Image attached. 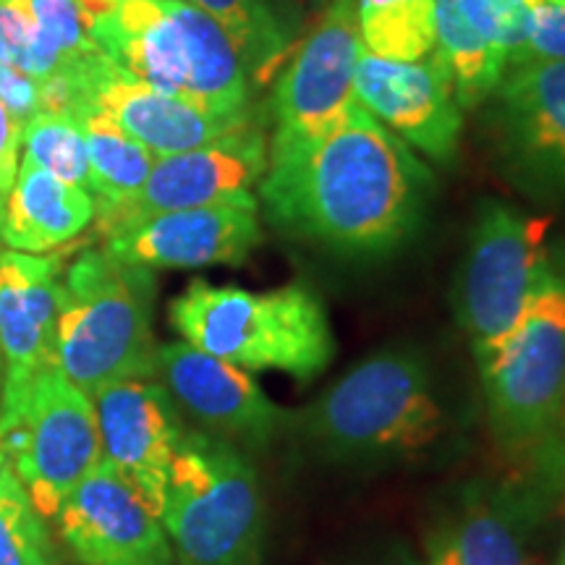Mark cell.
<instances>
[{
	"instance_id": "cell-1",
	"label": "cell",
	"mask_w": 565,
	"mask_h": 565,
	"mask_svg": "<svg viewBox=\"0 0 565 565\" xmlns=\"http://www.w3.org/2000/svg\"><path fill=\"white\" fill-rule=\"evenodd\" d=\"M435 175L398 134L353 103L320 137L270 145L257 202L294 242L383 259L422 231Z\"/></svg>"
},
{
	"instance_id": "cell-2",
	"label": "cell",
	"mask_w": 565,
	"mask_h": 565,
	"mask_svg": "<svg viewBox=\"0 0 565 565\" xmlns=\"http://www.w3.org/2000/svg\"><path fill=\"white\" fill-rule=\"evenodd\" d=\"M286 429L322 461H404L440 440L445 406L427 356L395 343L345 372L315 404L288 414Z\"/></svg>"
},
{
	"instance_id": "cell-3",
	"label": "cell",
	"mask_w": 565,
	"mask_h": 565,
	"mask_svg": "<svg viewBox=\"0 0 565 565\" xmlns=\"http://www.w3.org/2000/svg\"><path fill=\"white\" fill-rule=\"evenodd\" d=\"M92 34L110 61L162 95L228 121L257 113L242 53L192 0H124Z\"/></svg>"
},
{
	"instance_id": "cell-4",
	"label": "cell",
	"mask_w": 565,
	"mask_h": 565,
	"mask_svg": "<svg viewBox=\"0 0 565 565\" xmlns=\"http://www.w3.org/2000/svg\"><path fill=\"white\" fill-rule=\"evenodd\" d=\"M168 317L183 343L238 370H278L309 383L335 356L328 309L303 282L246 291L194 278L171 301Z\"/></svg>"
},
{
	"instance_id": "cell-5",
	"label": "cell",
	"mask_w": 565,
	"mask_h": 565,
	"mask_svg": "<svg viewBox=\"0 0 565 565\" xmlns=\"http://www.w3.org/2000/svg\"><path fill=\"white\" fill-rule=\"evenodd\" d=\"M154 275L105 249H84L63 270L55 366L84 393L154 380Z\"/></svg>"
},
{
	"instance_id": "cell-6",
	"label": "cell",
	"mask_w": 565,
	"mask_h": 565,
	"mask_svg": "<svg viewBox=\"0 0 565 565\" xmlns=\"http://www.w3.org/2000/svg\"><path fill=\"white\" fill-rule=\"evenodd\" d=\"M160 524L183 565L257 563L265 508L246 454L200 429H183Z\"/></svg>"
},
{
	"instance_id": "cell-7",
	"label": "cell",
	"mask_w": 565,
	"mask_h": 565,
	"mask_svg": "<svg viewBox=\"0 0 565 565\" xmlns=\"http://www.w3.org/2000/svg\"><path fill=\"white\" fill-rule=\"evenodd\" d=\"M550 217L511 204H479L458 265L454 309L469 338L479 372L494 362L526 315L550 265Z\"/></svg>"
},
{
	"instance_id": "cell-8",
	"label": "cell",
	"mask_w": 565,
	"mask_h": 565,
	"mask_svg": "<svg viewBox=\"0 0 565 565\" xmlns=\"http://www.w3.org/2000/svg\"><path fill=\"white\" fill-rule=\"evenodd\" d=\"M0 445L32 505L47 519L103 463L92 395L71 383L55 364L6 395L0 406Z\"/></svg>"
},
{
	"instance_id": "cell-9",
	"label": "cell",
	"mask_w": 565,
	"mask_h": 565,
	"mask_svg": "<svg viewBox=\"0 0 565 565\" xmlns=\"http://www.w3.org/2000/svg\"><path fill=\"white\" fill-rule=\"evenodd\" d=\"M482 374L500 448L524 461L565 406V257H553L526 315Z\"/></svg>"
},
{
	"instance_id": "cell-10",
	"label": "cell",
	"mask_w": 565,
	"mask_h": 565,
	"mask_svg": "<svg viewBox=\"0 0 565 565\" xmlns=\"http://www.w3.org/2000/svg\"><path fill=\"white\" fill-rule=\"evenodd\" d=\"M270 160V139L263 118L249 121L196 150L158 158L145 186L129 200L95 207L97 231L110 236L118 228L160 212L207 207L221 202H254Z\"/></svg>"
},
{
	"instance_id": "cell-11",
	"label": "cell",
	"mask_w": 565,
	"mask_h": 565,
	"mask_svg": "<svg viewBox=\"0 0 565 565\" xmlns=\"http://www.w3.org/2000/svg\"><path fill=\"white\" fill-rule=\"evenodd\" d=\"M487 129L500 168L536 200H565V61L505 71L487 100Z\"/></svg>"
},
{
	"instance_id": "cell-12",
	"label": "cell",
	"mask_w": 565,
	"mask_h": 565,
	"mask_svg": "<svg viewBox=\"0 0 565 565\" xmlns=\"http://www.w3.org/2000/svg\"><path fill=\"white\" fill-rule=\"evenodd\" d=\"M359 55L362 40L356 0H330L299 53L275 76L267 103L273 124L270 145L320 137L343 121L356 103L353 76Z\"/></svg>"
},
{
	"instance_id": "cell-13",
	"label": "cell",
	"mask_w": 565,
	"mask_h": 565,
	"mask_svg": "<svg viewBox=\"0 0 565 565\" xmlns=\"http://www.w3.org/2000/svg\"><path fill=\"white\" fill-rule=\"evenodd\" d=\"M154 380L196 429L242 454H263L286 433L288 412L238 366L189 343L158 345Z\"/></svg>"
},
{
	"instance_id": "cell-14",
	"label": "cell",
	"mask_w": 565,
	"mask_h": 565,
	"mask_svg": "<svg viewBox=\"0 0 565 565\" xmlns=\"http://www.w3.org/2000/svg\"><path fill=\"white\" fill-rule=\"evenodd\" d=\"M71 113L92 108L145 145L154 158L196 150L249 121H228L139 82L105 53L68 68Z\"/></svg>"
},
{
	"instance_id": "cell-15",
	"label": "cell",
	"mask_w": 565,
	"mask_h": 565,
	"mask_svg": "<svg viewBox=\"0 0 565 565\" xmlns=\"http://www.w3.org/2000/svg\"><path fill=\"white\" fill-rule=\"evenodd\" d=\"M55 519L82 565H173L160 519L108 461L66 494Z\"/></svg>"
},
{
	"instance_id": "cell-16",
	"label": "cell",
	"mask_w": 565,
	"mask_h": 565,
	"mask_svg": "<svg viewBox=\"0 0 565 565\" xmlns=\"http://www.w3.org/2000/svg\"><path fill=\"white\" fill-rule=\"evenodd\" d=\"M259 202H221L160 212L105 236V252L147 270L242 265L263 244Z\"/></svg>"
},
{
	"instance_id": "cell-17",
	"label": "cell",
	"mask_w": 565,
	"mask_h": 565,
	"mask_svg": "<svg viewBox=\"0 0 565 565\" xmlns=\"http://www.w3.org/2000/svg\"><path fill=\"white\" fill-rule=\"evenodd\" d=\"M353 95L408 147L437 162L456 158L463 113L454 82L435 55L422 61H387L362 47Z\"/></svg>"
},
{
	"instance_id": "cell-18",
	"label": "cell",
	"mask_w": 565,
	"mask_h": 565,
	"mask_svg": "<svg viewBox=\"0 0 565 565\" xmlns=\"http://www.w3.org/2000/svg\"><path fill=\"white\" fill-rule=\"evenodd\" d=\"M92 404L103 461L121 471L160 519L175 448L186 429L171 395L158 380H121L92 393Z\"/></svg>"
},
{
	"instance_id": "cell-19",
	"label": "cell",
	"mask_w": 565,
	"mask_h": 565,
	"mask_svg": "<svg viewBox=\"0 0 565 565\" xmlns=\"http://www.w3.org/2000/svg\"><path fill=\"white\" fill-rule=\"evenodd\" d=\"M540 524L513 479L475 482L429 532L424 565H534L532 534Z\"/></svg>"
},
{
	"instance_id": "cell-20",
	"label": "cell",
	"mask_w": 565,
	"mask_h": 565,
	"mask_svg": "<svg viewBox=\"0 0 565 565\" xmlns=\"http://www.w3.org/2000/svg\"><path fill=\"white\" fill-rule=\"evenodd\" d=\"M63 257L0 252V356L6 395L55 364V324L61 312Z\"/></svg>"
},
{
	"instance_id": "cell-21",
	"label": "cell",
	"mask_w": 565,
	"mask_h": 565,
	"mask_svg": "<svg viewBox=\"0 0 565 565\" xmlns=\"http://www.w3.org/2000/svg\"><path fill=\"white\" fill-rule=\"evenodd\" d=\"M95 221V196L87 189L55 179L21 162L17 183L6 202L0 238L13 252L40 254L68 244Z\"/></svg>"
},
{
	"instance_id": "cell-22",
	"label": "cell",
	"mask_w": 565,
	"mask_h": 565,
	"mask_svg": "<svg viewBox=\"0 0 565 565\" xmlns=\"http://www.w3.org/2000/svg\"><path fill=\"white\" fill-rule=\"evenodd\" d=\"M242 53L254 89L267 87L307 26L303 0H192Z\"/></svg>"
},
{
	"instance_id": "cell-23",
	"label": "cell",
	"mask_w": 565,
	"mask_h": 565,
	"mask_svg": "<svg viewBox=\"0 0 565 565\" xmlns=\"http://www.w3.org/2000/svg\"><path fill=\"white\" fill-rule=\"evenodd\" d=\"M437 42L433 55L448 71L456 100L463 108H479L490 100L508 71V55L487 42L463 17L456 0H435Z\"/></svg>"
},
{
	"instance_id": "cell-24",
	"label": "cell",
	"mask_w": 565,
	"mask_h": 565,
	"mask_svg": "<svg viewBox=\"0 0 565 565\" xmlns=\"http://www.w3.org/2000/svg\"><path fill=\"white\" fill-rule=\"evenodd\" d=\"M76 116L84 141H87L89 158V194H95V207H108L129 200L145 186L147 175L152 173L154 154L118 129L110 118L92 108H76Z\"/></svg>"
},
{
	"instance_id": "cell-25",
	"label": "cell",
	"mask_w": 565,
	"mask_h": 565,
	"mask_svg": "<svg viewBox=\"0 0 565 565\" xmlns=\"http://www.w3.org/2000/svg\"><path fill=\"white\" fill-rule=\"evenodd\" d=\"M359 40L387 61L429 58L437 42L435 0H356Z\"/></svg>"
},
{
	"instance_id": "cell-26",
	"label": "cell",
	"mask_w": 565,
	"mask_h": 565,
	"mask_svg": "<svg viewBox=\"0 0 565 565\" xmlns=\"http://www.w3.org/2000/svg\"><path fill=\"white\" fill-rule=\"evenodd\" d=\"M24 141V160L42 171L53 173L55 179L87 189L89 183V158L87 141L76 116L61 110L34 113L21 131Z\"/></svg>"
},
{
	"instance_id": "cell-27",
	"label": "cell",
	"mask_w": 565,
	"mask_h": 565,
	"mask_svg": "<svg viewBox=\"0 0 565 565\" xmlns=\"http://www.w3.org/2000/svg\"><path fill=\"white\" fill-rule=\"evenodd\" d=\"M0 565H53L42 515L13 471L0 482Z\"/></svg>"
},
{
	"instance_id": "cell-28",
	"label": "cell",
	"mask_w": 565,
	"mask_h": 565,
	"mask_svg": "<svg viewBox=\"0 0 565 565\" xmlns=\"http://www.w3.org/2000/svg\"><path fill=\"white\" fill-rule=\"evenodd\" d=\"M519 463L521 469L513 482L524 492L536 519L547 521L550 515L561 513L565 503V406L547 435Z\"/></svg>"
},
{
	"instance_id": "cell-29",
	"label": "cell",
	"mask_w": 565,
	"mask_h": 565,
	"mask_svg": "<svg viewBox=\"0 0 565 565\" xmlns=\"http://www.w3.org/2000/svg\"><path fill=\"white\" fill-rule=\"evenodd\" d=\"M0 61L38 84L66 71V66L47 51L26 0H0Z\"/></svg>"
},
{
	"instance_id": "cell-30",
	"label": "cell",
	"mask_w": 565,
	"mask_h": 565,
	"mask_svg": "<svg viewBox=\"0 0 565 565\" xmlns=\"http://www.w3.org/2000/svg\"><path fill=\"white\" fill-rule=\"evenodd\" d=\"M26 3H30L47 51L66 66V71L79 66L89 55L103 53L92 34L87 13L76 0H26Z\"/></svg>"
},
{
	"instance_id": "cell-31",
	"label": "cell",
	"mask_w": 565,
	"mask_h": 565,
	"mask_svg": "<svg viewBox=\"0 0 565 565\" xmlns=\"http://www.w3.org/2000/svg\"><path fill=\"white\" fill-rule=\"evenodd\" d=\"M471 26L508 55V68L524 53L532 21V0H456Z\"/></svg>"
},
{
	"instance_id": "cell-32",
	"label": "cell",
	"mask_w": 565,
	"mask_h": 565,
	"mask_svg": "<svg viewBox=\"0 0 565 565\" xmlns=\"http://www.w3.org/2000/svg\"><path fill=\"white\" fill-rule=\"evenodd\" d=\"M532 61H565V6H532V21H529L524 53H521V58L513 66Z\"/></svg>"
},
{
	"instance_id": "cell-33",
	"label": "cell",
	"mask_w": 565,
	"mask_h": 565,
	"mask_svg": "<svg viewBox=\"0 0 565 565\" xmlns=\"http://www.w3.org/2000/svg\"><path fill=\"white\" fill-rule=\"evenodd\" d=\"M0 103L9 108L21 124H26L34 113L42 110L40 84L21 71L0 61Z\"/></svg>"
},
{
	"instance_id": "cell-34",
	"label": "cell",
	"mask_w": 565,
	"mask_h": 565,
	"mask_svg": "<svg viewBox=\"0 0 565 565\" xmlns=\"http://www.w3.org/2000/svg\"><path fill=\"white\" fill-rule=\"evenodd\" d=\"M24 124L0 103V196L13 189L19 175V150Z\"/></svg>"
},
{
	"instance_id": "cell-35",
	"label": "cell",
	"mask_w": 565,
	"mask_h": 565,
	"mask_svg": "<svg viewBox=\"0 0 565 565\" xmlns=\"http://www.w3.org/2000/svg\"><path fill=\"white\" fill-rule=\"evenodd\" d=\"M76 3H79L82 11L87 13L89 24L95 26L97 21L108 19L110 13H116V9L124 3V0H76Z\"/></svg>"
},
{
	"instance_id": "cell-36",
	"label": "cell",
	"mask_w": 565,
	"mask_h": 565,
	"mask_svg": "<svg viewBox=\"0 0 565 565\" xmlns=\"http://www.w3.org/2000/svg\"><path fill=\"white\" fill-rule=\"evenodd\" d=\"M364 565H422V563H416L412 553H406V550H391V553H383Z\"/></svg>"
},
{
	"instance_id": "cell-37",
	"label": "cell",
	"mask_w": 565,
	"mask_h": 565,
	"mask_svg": "<svg viewBox=\"0 0 565 565\" xmlns=\"http://www.w3.org/2000/svg\"><path fill=\"white\" fill-rule=\"evenodd\" d=\"M11 458H9V454H6V448L3 445H0V482H3L6 479V475H11Z\"/></svg>"
},
{
	"instance_id": "cell-38",
	"label": "cell",
	"mask_w": 565,
	"mask_h": 565,
	"mask_svg": "<svg viewBox=\"0 0 565 565\" xmlns=\"http://www.w3.org/2000/svg\"><path fill=\"white\" fill-rule=\"evenodd\" d=\"M561 513L565 515V503L561 508ZM553 565H565V526H563V540H561V547H557V555H555Z\"/></svg>"
},
{
	"instance_id": "cell-39",
	"label": "cell",
	"mask_w": 565,
	"mask_h": 565,
	"mask_svg": "<svg viewBox=\"0 0 565 565\" xmlns=\"http://www.w3.org/2000/svg\"><path fill=\"white\" fill-rule=\"evenodd\" d=\"M3 385H6V370H3V356H0V406H3Z\"/></svg>"
},
{
	"instance_id": "cell-40",
	"label": "cell",
	"mask_w": 565,
	"mask_h": 565,
	"mask_svg": "<svg viewBox=\"0 0 565 565\" xmlns=\"http://www.w3.org/2000/svg\"><path fill=\"white\" fill-rule=\"evenodd\" d=\"M3 215H6V202L3 196H0V228H3Z\"/></svg>"
},
{
	"instance_id": "cell-41",
	"label": "cell",
	"mask_w": 565,
	"mask_h": 565,
	"mask_svg": "<svg viewBox=\"0 0 565 565\" xmlns=\"http://www.w3.org/2000/svg\"><path fill=\"white\" fill-rule=\"evenodd\" d=\"M561 6H565V0H563V3H561Z\"/></svg>"
},
{
	"instance_id": "cell-42",
	"label": "cell",
	"mask_w": 565,
	"mask_h": 565,
	"mask_svg": "<svg viewBox=\"0 0 565 565\" xmlns=\"http://www.w3.org/2000/svg\"><path fill=\"white\" fill-rule=\"evenodd\" d=\"M303 3H307V0H303Z\"/></svg>"
}]
</instances>
